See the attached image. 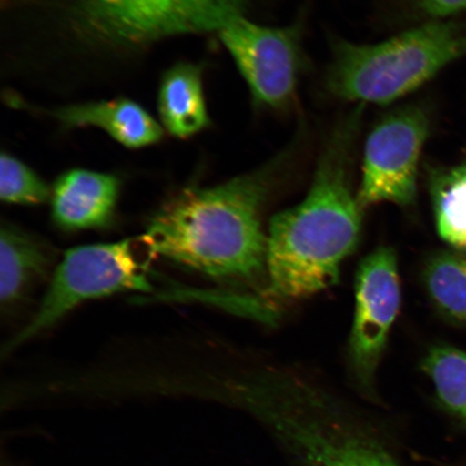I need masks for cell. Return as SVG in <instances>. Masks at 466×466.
Returning a JSON list of instances; mask_svg holds the SVG:
<instances>
[{
    "instance_id": "cell-1",
    "label": "cell",
    "mask_w": 466,
    "mask_h": 466,
    "mask_svg": "<svg viewBox=\"0 0 466 466\" xmlns=\"http://www.w3.org/2000/svg\"><path fill=\"white\" fill-rule=\"evenodd\" d=\"M217 382L214 398L255 419L291 466H401L364 417L299 367L268 360Z\"/></svg>"
},
{
    "instance_id": "cell-2",
    "label": "cell",
    "mask_w": 466,
    "mask_h": 466,
    "mask_svg": "<svg viewBox=\"0 0 466 466\" xmlns=\"http://www.w3.org/2000/svg\"><path fill=\"white\" fill-rule=\"evenodd\" d=\"M283 163L276 158L212 187L178 192L150 218L142 237L151 258L221 281L266 279L262 213Z\"/></svg>"
},
{
    "instance_id": "cell-3",
    "label": "cell",
    "mask_w": 466,
    "mask_h": 466,
    "mask_svg": "<svg viewBox=\"0 0 466 466\" xmlns=\"http://www.w3.org/2000/svg\"><path fill=\"white\" fill-rule=\"evenodd\" d=\"M351 125L338 131L320 155L305 199L270 221L259 296L276 311L278 305L333 287L342 262L358 247L364 211L352 185Z\"/></svg>"
},
{
    "instance_id": "cell-4",
    "label": "cell",
    "mask_w": 466,
    "mask_h": 466,
    "mask_svg": "<svg viewBox=\"0 0 466 466\" xmlns=\"http://www.w3.org/2000/svg\"><path fill=\"white\" fill-rule=\"evenodd\" d=\"M466 56V22L431 20L374 44L336 45L326 86L343 101H400Z\"/></svg>"
},
{
    "instance_id": "cell-5",
    "label": "cell",
    "mask_w": 466,
    "mask_h": 466,
    "mask_svg": "<svg viewBox=\"0 0 466 466\" xmlns=\"http://www.w3.org/2000/svg\"><path fill=\"white\" fill-rule=\"evenodd\" d=\"M131 240L69 248L56 267L36 313L7 345L8 354L42 334L84 302L125 291L149 294L147 269Z\"/></svg>"
},
{
    "instance_id": "cell-6",
    "label": "cell",
    "mask_w": 466,
    "mask_h": 466,
    "mask_svg": "<svg viewBox=\"0 0 466 466\" xmlns=\"http://www.w3.org/2000/svg\"><path fill=\"white\" fill-rule=\"evenodd\" d=\"M354 288L348 365L359 391L375 400L377 372L401 302L399 259L395 250L379 247L367 255L358 267Z\"/></svg>"
},
{
    "instance_id": "cell-7",
    "label": "cell",
    "mask_w": 466,
    "mask_h": 466,
    "mask_svg": "<svg viewBox=\"0 0 466 466\" xmlns=\"http://www.w3.org/2000/svg\"><path fill=\"white\" fill-rule=\"evenodd\" d=\"M421 106L395 110L366 138L358 200L363 211L380 203L411 207L417 199L419 167L430 136Z\"/></svg>"
},
{
    "instance_id": "cell-8",
    "label": "cell",
    "mask_w": 466,
    "mask_h": 466,
    "mask_svg": "<svg viewBox=\"0 0 466 466\" xmlns=\"http://www.w3.org/2000/svg\"><path fill=\"white\" fill-rule=\"evenodd\" d=\"M259 106L282 109L294 101L301 51L299 26H267L237 17L218 33Z\"/></svg>"
},
{
    "instance_id": "cell-9",
    "label": "cell",
    "mask_w": 466,
    "mask_h": 466,
    "mask_svg": "<svg viewBox=\"0 0 466 466\" xmlns=\"http://www.w3.org/2000/svg\"><path fill=\"white\" fill-rule=\"evenodd\" d=\"M120 194L113 174L74 168L58 177L51 190V217L61 229H100L112 224Z\"/></svg>"
},
{
    "instance_id": "cell-10",
    "label": "cell",
    "mask_w": 466,
    "mask_h": 466,
    "mask_svg": "<svg viewBox=\"0 0 466 466\" xmlns=\"http://www.w3.org/2000/svg\"><path fill=\"white\" fill-rule=\"evenodd\" d=\"M81 22L105 44L138 48L168 38L165 0H78Z\"/></svg>"
},
{
    "instance_id": "cell-11",
    "label": "cell",
    "mask_w": 466,
    "mask_h": 466,
    "mask_svg": "<svg viewBox=\"0 0 466 466\" xmlns=\"http://www.w3.org/2000/svg\"><path fill=\"white\" fill-rule=\"evenodd\" d=\"M52 115L67 127H97L130 149L159 143L165 130L141 104L129 98L69 105Z\"/></svg>"
},
{
    "instance_id": "cell-12",
    "label": "cell",
    "mask_w": 466,
    "mask_h": 466,
    "mask_svg": "<svg viewBox=\"0 0 466 466\" xmlns=\"http://www.w3.org/2000/svg\"><path fill=\"white\" fill-rule=\"evenodd\" d=\"M54 252L43 240L10 223L0 226V302L16 306L48 275Z\"/></svg>"
},
{
    "instance_id": "cell-13",
    "label": "cell",
    "mask_w": 466,
    "mask_h": 466,
    "mask_svg": "<svg viewBox=\"0 0 466 466\" xmlns=\"http://www.w3.org/2000/svg\"><path fill=\"white\" fill-rule=\"evenodd\" d=\"M158 110L161 125L170 136L185 139L209 125L204 96L202 69L192 63H178L163 76Z\"/></svg>"
},
{
    "instance_id": "cell-14",
    "label": "cell",
    "mask_w": 466,
    "mask_h": 466,
    "mask_svg": "<svg viewBox=\"0 0 466 466\" xmlns=\"http://www.w3.org/2000/svg\"><path fill=\"white\" fill-rule=\"evenodd\" d=\"M429 184L440 237L466 254V161L431 171Z\"/></svg>"
},
{
    "instance_id": "cell-15",
    "label": "cell",
    "mask_w": 466,
    "mask_h": 466,
    "mask_svg": "<svg viewBox=\"0 0 466 466\" xmlns=\"http://www.w3.org/2000/svg\"><path fill=\"white\" fill-rule=\"evenodd\" d=\"M422 370L442 410L466 428V352L451 346L429 349Z\"/></svg>"
},
{
    "instance_id": "cell-16",
    "label": "cell",
    "mask_w": 466,
    "mask_h": 466,
    "mask_svg": "<svg viewBox=\"0 0 466 466\" xmlns=\"http://www.w3.org/2000/svg\"><path fill=\"white\" fill-rule=\"evenodd\" d=\"M425 289L442 317L466 325V256L437 253L423 272Z\"/></svg>"
},
{
    "instance_id": "cell-17",
    "label": "cell",
    "mask_w": 466,
    "mask_h": 466,
    "mask_svg": "<svg viewBox=\"0 0 466 466\" xmlns=\"http://www.w3.org/2000/svg\"><path fill=\"white\" fill-rule=\"evenodd\" d=\"M247 0H165L170 37L219 33L243 15Z\"/></svg>"
},
{
    "instance_id": "cell-18",
    "label": "cell",
    "mask_w": 466,
    "mask_h": 466,
    "mask_svg": "<svg viewBox=\"0 0 466 466\" xmlns=\"http://www.w3.org/2000/svg\"><path fill=\"white\" fill-rule=\"evenodd\" d=\"M0 198L9 204L35 206L48 201L51 191L25 162L4 153L0 158Z\"/></svg>"
},
{
    "instance_id": "cell-19",
    "label": "cell",
    "mask_w": 466,
    "mask_h": 466,
    "mask_svg": "<svg viewBox=\"0 0 466 466\" xmlns=\"http://www.w3.org/2000/svg\"><path fill=\"white\" fill-rule=\"evenodd\" d=\"M415 3L432 20L450 19L466 13V0H415Z\"/></svg>"
},
{
    "instance_id": "cell-20",
    "label": "cell",
    "mask_w": 466,
    "mask_h": 466,
    "mask_svg": "<svg viewBox=\"0 0 466 466\" xmlns=\"http://www.w3.org/2000/svg\"><path fill=\"white\" fill-rule=\"evenodd\" d=\"M448 466H466V452L461 457L458 458L456 461Z\"/></svg>"
}]
</instances>
